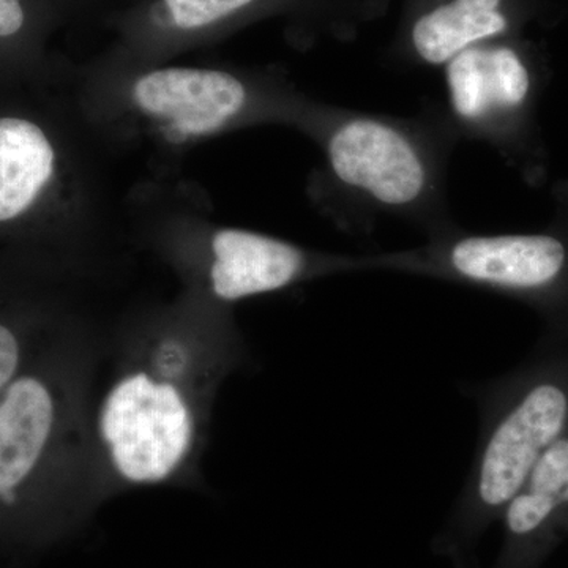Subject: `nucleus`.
I'll list each match as a JSON object with an SVG mask.
<instances>
[{
    "label": "nucleus",
    "instance_id": "nucleus-5",
    "mask_svg": "<svg viewBox=\"0 0 568 568\" xmlns=\"http://www.w3.org/2000/svg\"><path fill=\"white\" fill-rule=\"evenodd\" d=\"M336 178L379 203L405 205L420 196L425 168L416 149L386 123L358 119L339 126L328 142Z\"/></svg>",
    "mask_w": 568,
    "mask_h": 568
},
{
    "label": "nucleus",
    "instance_id": "nucleus-4",
    "mask_svg": "<svg viewBox=\"0 0 568 568\" xmlns=\"http://www.w3.org/2000/svg\"><path fill=\"white\" fill-rule=\"evenodd\" d=\"M193 263L190 276L201 302L223 305L282 291L310 268L298 246L241 227L207 231Z\"/></svg>",
    "mask_w": 568,
    "mask_h": 568
},
{
    "label": "nucleus",
    "instance_id": "nucleus-10",
    "mask_svg": "<svg viewBox=\"0 0 568 568\" xmlns=\"http://www.w3.org/2000/svg\"><path fill=\"white\" fill-rule=\"evenodd\" d=\"M503 517L517 547H532L568 526V432L538 459Z\"/></svg>",
    "mask_w": 568,
    "mask_h": 568
},
{
    "label": "nucleus",
    "instance_id": "nucleus-13",
    "mask_svg": "<svg viewBox=\"0 0 568 568\" xmlns=\"http://www.w3.org/2000/svg\"><path fill=\"white\" fill-rule=\"evenodd\" d=\"M20 362V339L9 325L0 324V392L6 390L17 375Z\"/></svg>",
    "mask_w": 568,
    "mask_h": 568
},
{
    "label": "nucleus",
    "instance_id": "nucleus-11",
    "mask_svg": "<svg viewBox=\"0 0 568 568\" xmlns=\"http://www.w3.org/2000/svg\"><path fill=\"white\" fill-rule=\"evenodd\" d=\"M500 0H454L437 7L414 24L413 41L424 61L440 65L477 41L507 31Z\"/></svg>",
    "mask_w": 568,
    "mask_h": 568
},
{
    "label": "nucleus",
    "instance_id": "nucleus-6",
    "mask_svg": "<svg viewBox=\"0 0 568 568\" xmlns=\"http://www.w3.org/2000/svg\"><path fill=\"white\" fill-rule=\"evenodd\" d=\"M566 264V246L549 235L466 237L447 252L452 274L499 290H544Z\"/></svg>",
    "mask_w": 568,
    "mask_h": 568
},
{
    "label": "nucleus",
    "instance_id": "nucleus-8",
    "mask_svg": "<svg viewBox=\"0 0 568 568\" xmlns=\"http://www.w3.org/2000/svg\"><path fill=\"white\" fill-rule=\"evenodd\" d=\"M61 153L50 133L31 119L0 118V224L31 213L61 173Z\"/></svg>",
    "mask_w": 568,
    "mask_h": 568
},
{
    "label": "nucleus",
    "instance_id": "nucleus-14",
    "mask_svg": "<svg viewBox=\"0 0 568 568\" xmlns=\"http://www.w3.org/2000/svg\"><path fill=\"white\" fill-rule=\"evenodd\" d=\"M24 26L21 0H0V37H11Z\"/></svg>",
    "mask_w": 568,
    "mask_h": 568
},
{
    "label": "nucleus",
    "instance_id": "nucleus-1",
    "mask_svg": "<svg viewBox=\"0 0 568 568\" xmlns=\"http://www.w3.org/2000/svg\"><path fill=\"white\" fill-rule=\"evenodd\" d=\"M237 343L196 313L145 324L92 410L95 465L123 487L181 480L193 467L220 381L239 364Z\"/></svg>",
    "mask_w": 568,
    "mask_h": 568
},
{
    "label": "nucleus",
    "instance_id": "nucleus-3",
    "mask_svg": "<svg viewBox=\"0 0 568 568\" xmlns=\"http://www.w3.org/2000/svg\"><path fill=\"white\" fill-rule=\"evenodd\" d=\"M115 100L145 133L185 148L233 126L248 108L250 92L230 71L160 67L121 85Z\"/></svg>",
    "mask_w": 568,
    "mask_h": 568
},
{
    "label": "nucleus",
    "instance_id": "nucleus-12",
    "mask_svg": "<svg viewBox=\"0 0 568 568\" xmlns=\"http://www.w3.org/2000/svg\"><path fill=\"white\" fill-rule=\"evenodd\" d=\"M254 0H160L152 18L163 28L197 31L245 9Z\"/></svg>",
    "mask_w": 568,
    "mask_h": 568
},
{
    "label": "nucleus",
    "instance_id": "nucleus-2",
    "mask_svg": "<svg viewBox=\"0 0 568 568\" xmlns=\"http://www.w3.org/2000/svg\"><path fill=\"white\" fill-rule=\"evenodd\" d=\"M474 395L480 436L459 510L481 523L506 510L538 459L568 432V372L538 369Z\"/></svg>",
    "mask_w": 568,
    "mask_h": 568
},
{
    "label": "nucleus",
    "instance_id": "nucleus-7",
    "mask_svg": "<svg viewBox=\"0 0 568 568\" xmlns=\"http://www.w3.org/2000/svg\"><path fill=\"white\" fill-rule=\"evenodd\" d=\"M62 420V405L43 379L24 376L0 398V499L11 503L47 454Z\"/></svg>",
    "mask_w": 568,
    "mask_h": 568
},
{
    "label": "nucleus",
    "instance_id": "nucleus-9",
    "mask_svg": "<svg viewBox=\"0 0 568 568\" xmlns=\"http://www.w3.org/2000/svg\"><path fill=\"white\" fill-rule=\"evenodd\" d=\"M452 106L466 121L523 103L529 92V71L510 48L470 47L447 67Z\"/></svg>",
    "mask_w": 568,
    "mask_h": 568
}]
</instances>
